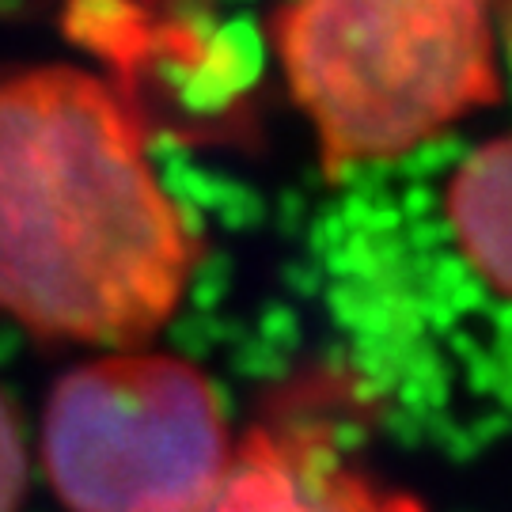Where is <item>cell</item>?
Here are the masks:
<instances>
[{"label": "cell", "instance_id": "cell-1", "mask_svg": "<svg viewBox=\"0 0 512 512\" xmlns=\"http://www.w3.org/2000/svg\"><path fill=\"white\" fill-rule=\"evenodd\" d=\"M202 236L141 114L76 65L0 76V315L38 338L141 349L175 319Z\"/></svg>", "mask_w": 512, "mask_h": 512}, {"label": "cell", "instance_id": "cell-2", "mask_svg": "<svg viewBox=\"0 0 512 512\" xmlns=\"http://www.w3.org/2000/svg\"><path fill=\"white\" fill-rule=\"evenodd\" d=\"M274 50L327 179L410 160L501 103V0H285Z\"/></svg>", "mask_w": 512, "mask_h": 512}, {"label": "cell", "instance_id": "cell-3", "mask_svg": "<svg viewBox=\"0 0 512 512\" xmlns=\"http://www.w3.org/2000/svg\"><path fill=\"white\" fill-rule=\"evenodd\" d=\"M236 456L202 368L118 349L65 372L42 414V471L69 512H190Z\"/></svg>", "mask_w": 512, "mask_h": 512}, {"label": "cell", "instance_id": "cell-4", "mask_svg": "<svg viewBox=\"0 0 512 512\" xmlns=\"http://www.w3.org/2000/svg\"><path fill=\"white\" fill-rule=\"evenodd\" d=\"M190 512H429L357 467L319 425L274 421L236 444L213 494Z\"/></svg>", "mask_w": 512, "mask_h": 512}, {"label": "cell", "instance_id": "cell-5", "mask_svg": "<svg viewBox=\"0 0 512 512\" xmlns=\"http://www.w3.org/2000/svg\"><path fill=\"white\" fill-rule=\"evenodd\" d=\"M509 141L463 152L440 194V217L459 266L497 300L509 293Z\"/></svg>", "mask_w": 512, "mask_h": 512}, {"label": "cell", "instance_id": "cell-6", "mask_svg": "<svg viewBox=\"0 0 512 512\" xmlns=\"http://www.w3.org/2000/svg\"><path fill=\"white\" fill-rule=\"evenodd\" d=\"M27 494V440L12 399L0 391V512H19Z\"/></svg>", "mask_w": 512, "mask_h": 512}]
</instances>
